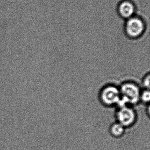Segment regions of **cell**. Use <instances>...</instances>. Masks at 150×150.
<instances>
[{
    "label": "cell",
    "mask_w": 150,
    "mask_h": 150,
    "mask_svg": "<svg viewBox=\"0 0 150 150\" xmlns=\"http://www.w3.org/2000/svg\"><path fill=\"white\" fill-rule=\"evenodd\" d=\"M150 100V92L149 89H144L141 91L139 101L142 102L145 104H149Z\"/></svg>",
    "instance_id": "cell-7"
},
{
    "label": "cell",
    "mask_w": 150,
    "mask_h": 150,
    "mask_svg": "<svg viewBox=\"0 0 150 150\" xmlns=\"http://www.w3.org/2000/svg\"><path fill=\"white\" fill-rule=\"evenodd\" d=\"M125 129L122 125L116 122L112 124L110 127V132L114 137H120L123 135Z\"/></svg>",
    "instance_id": "cell-6"
},
{
    "label": "cell",
    "mask_w": 150,
    "mask_h": 150,
    "mask_svg": "<svg viewBox=\"0 0 150 150\" xmlns=\"http://www.w3.org/2000/svg\"><path fill=\"white\" fill-rule=\"evenodd\" d=\"M125 28V33L129 37L137 38L143 35L145 26L142 19L133 16L127 19Z\"/></svg>",
    "instance_id": "cell-4"
},
{
    "label": "cell",
    "mask_w": 150,
    "mask_h": 150,
    "mask_svg": "<svg viewBox=\"0 0 150 150\" xmlns=\"http://www.w3.org/2000/svg\"><path fill=\"white\" fill-rule=\"evenodd\" d=\"M117 122L125 128L132 126L137 118V113L134 109L129 106L118 108L116 114Z\"/></svg>",
    "instance_id": "cell-3"
},
{
    "label": "cell",
    "mask_w": 150,
    "mask_h": 150,
    "mask_svg": "<svg viewBox=\"0 0 150 150\" xmlns=\"http://www.w3.org/2000/svg\"><path fill=\"white\" fill-rule=\"evenodd\" d=\"M119 88L121 95L128 100L129 104L134 105L139 102L141 90L136 83L126 81L123 83Z\"/></svg>",
    "instance_id": "cell-2"
},
{
    "label": "cell",
    "mask_w": 150,
    "mask_h": 150,
    "mask_svg": "<svg viewBox=\"0 0 150 150\" xmlns=\"http://www.w3.org/2000/svg\"><path fill=\"white\" fill-rule=\"evenodd\" d=\"M150 74L148 73L146 74L142 81V85L144 89H150Z\"/></svg>",
    "instance_id": "cell-8"
},
{
    "label": "cell",
    "mask_w": 150,
    "mask_h": 150,
    "mask_svg": "<svg viewBox=\"0 0 150 150\" xmlns=\"http://www.w3.org/2000/svg\"><path fill=\"white\" fill-rule=\"evenodd\" d=\"M118 13L122 18L128 19L132 17L135 12L134 4L128 0H125L119 3L118 6Z\"/></svg>",
    "instance_id": "cell-5"
},
{
    "label": "cell",
    "mask_w": 150,
    "mask_h": 150,
    "mask_svg": "<svg viewBox=\"0 0 150 150\" xmlns=\"http://www.w3.org/2000/svg\"><path fill=\"white\" fill-rule=\"evenodd\" d=\"M99 97L104 106L111 107L116 105L121 97L119 88L112 85L105 86L100 92Z\"/></svg>",
    "instance_id": "cell-1"
}]
</instances>
